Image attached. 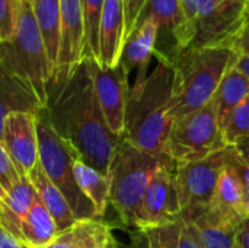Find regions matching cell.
I'll return each mask as SVG.
<instances>
[{
  "mask_svg": "<svg viewBox=\"0 0 249 248\" xmlns=\"http://www.w3.org/2000/svg\"><path fill=\"white\" fill-rule=\"evenodd\" d=\"M36 191L28 177L13 186L3 200H0V224L20 240V224L26 216Z\"/></svg>",
  "mask_w": 249,
  "mask_h": 248,
  "instance_id": "obj_20",
  "label": "cell"
},
{
  "mask_svg": "<svg viewBox=\"0 0 249 248\" xmlns=\"http://www.w3.org/2000/svg\"><path fill=\"white\" fill-rule=\"evenodd\" d=\"M158 38L159 26L153 19L137 22L133 32L127 37L120 57V64L127 75H130L131 70L139 69L137 79L146 77V69L158 48Z\"/></svg>",
  "mask_w": 249,
  "mask_h": 248,
  "instance_id": "obj_17",
  "label": "cell"
},
{
  "mask_svg": "<svg viewBox=\"0 0 249 248\" xmlns=\"http://www.w3.org/2000/svg\"><path fill=\"white\" fill-rule=\"evenodd\" d=\"M93 80L95 94L109 130L124 137L125 110L130 95L128 75L121 64L115 67H104L96 60L88 58Z\"/></svg>",
  "mask_w": 249,
  "mask_h": 248,
  "instance_id": "obj_11",
  "label": "cell"
},
{
  "mask_svg": "<svg viewBox=\"0 0 249 248\" xmlns=\"http://www.w3.org/2000/svg\"><path fill=\"white\" fill-rule=\"evenodd\" d=\"M143 19H153L159 26V35H169L171 48L162 56L169 57L190 48L193 34L181 0H147L137 22Z\"/></svg>",
  "mask_w": 249,
  "mask_h": 248,
  "instance_id": "obj_15",
  "label": "cell"
},
{
  "mask_svg": "<svg viewBox=\"0 0 249 248\" xmlns=\"http://www.w3.org/2000/svg\"><path fill=\"white\" fill-rule=\"evenodd\" d=\"M36 115V134L39 164L50 181L61 191L76 221L98 219L96 210L76 183L73 161L74 155L69 146L51 129L42 108Z\"/></svg>",
  "mask_w": 249,
  "mask_h": 248,
  "instance_id": "obj_7",
  "label": "cell"
},
{
  "mask_svg": "<svg viewBox=\"0 0 249 248\" xmlns=\"http://www.w3.org/2000/svg\"><path fill=\"white\" fill-rule=\"evenodd\" d=\"M181 221V205L175 181V165L162 162L146 189L142 205V231L163 228Z\"/></svg>",
  "mask_w": 249,
  "mask_h": 248,
  "instance_id": "obj_10",
  "label": "cell"
},
{
  "mask_svg": "<svg viewBox=\"0 0 249 248\" xmlns=\"http://www.w3.org/2000/svg\"><path fill=\"white\" fill-rule=\"evenodd\" d=\"M231 156V146L204 159L175 165L181 219L193 221L207 210Z\"/></svg>",
  "mask_w": 249,
  "mask_h": 248,
  "instance_id": "obj_9",
  "label": "cell"
},
{
  "mask_svg": "<svg viewBox=\"0 0 249 248\" xmlns=\"http://www.w3.org/2000/svg\"><path fill=\"white\" fill-rule=\"evenodd\" d=\"M168 248H204L191 222L178 221L163 228H155Z\"/></svg>",
  "mask_w": 249,
  "mask_h": 248,
  "instance_id": "obj_28",
  "label": "cell"
},
{
  "mask_svg": "<svg viewBox=\"0 0 249 248\" xmlns=\"http://www.w3.org/2000/svg\"><path fill=\"white\" fill-rule=\"evenodd\" d=\"M20 1H26V0H20Z\"/></svg>",
  "mask_w": 249,
  "mask_h": 248,
  "instance_id": "obj_44",
  "label": "cell"
},
{
  "mask_svg": "<svg viewBox=\"0 0 249 248\" xmlns=\"http://www.w3.org/2000/svg\"><path fill=\"white\" fill-rule=\"evenodd\" d=\"M181 1L193 34L188 50L229 47L249 15L247 0Z\"/></svg>",
  "mask_w": 249,
  "mask_h": 248,
  "instance_id": "obj_8",
  "label": "cell"
},
{
  "mask_svg": "<svg viewBox=\"0 0 249 248\" xmlns=\"http://www.w3.org/2000/svg\"><path fill=\"white\" fill-rule=\"evenodd\" d=\"M220 127L228 146H233L238 140L249 137V96L229 113Z\"/></svg>",
  "mask_w": 249,
  "mask_h": 248,
  "instance_id": "obj_29",
  "label": "cell"
},
{
  "mask_svg": "<svg viewBox=\"0 0 249 248\" xmlns=\"http://www.w3.org/2000/svg\"><path fill=\"white\" fill-rule=\"evenodd\" d=\"M73 171L79 189L93 205L98 219L104 218L109 203V191H111L109 177L88 167L86 164H83L80 159L76 158L73 161Z\"/></svg>",
  "mask_w": 249,
  "mask_h": 248,
  "instance_id": "obj_23",
  "label": "cell"
},
{
  "mask_svg": "<svg viewBox=\"0 0 249 248\" xmlns=\"http://www.w3.org/2000/svg\"><path fill=\"white\" fill-rule=\"evenodd\" d=\"M28 1H34V0H28Z\"/></svg>",
  "mask_w": 249,
  "mask_h": 248,
  "instance_id": "obj_43",
  "label": "cell"
},
{
  "mask_svg": "<svg viewBox=\"0 0 249 248\" xmlns=\"http://www.w3.org/2000/svg\"><path fill=\"white\" fill-rule=\"evenodd\" d=\"M57 235V225L36 194L20 224V240L31 248H44Z\"/></svg>",
  "mask_w": 249,
  "mask_h": 248,
  "instance_id": "obj_22",
  "label": "cell"
},
{
  "mask_svg": "<svg viewBox=\"0 0 249 248\" xmlns=\"http://www.w3.org/2000/svg\"><path fill=\"white\" fill-rule=\"evenodd\" d=\"M41 108L42 105L34 92L0 63V142L3 136V124L9 114H36Z\"/></svg>",
  "mask_w": 249,
  "mask_h": 248,
  "instance_id": "obj_18",
  "label": "cell"
},
{
  "mask_svg": "<svg viewBox=\"0 0 249 248\" xmlns=\"http://www.w3.org/2000/svg\"><path fill=\"white\" fill-rule=\"evenodd\" d=\"M235 240L238 248H249V218L242 221L241 225L238 227Z\"/></svg>",
  "mask_w": 249,
  "mask_h": 248,
  "instance_id": "obj_37",
  "label": "cell"
},
{
  "mask_svg": "<svg viewBox=\"0 0 249 248\" xmlns=\"http://www.w3.org/2000/svg\"><path fill=\"white\" fill-rule=\"evenodd\" d=\"M31 4L54 77L60 51V0H34Z\"/></svg>",
  "mask_w": 249,
  "mask_h": 248,
  "instance_id": "obj_21",
  "label": "cell"
},
{
  "mask_svg": "<svg viewBox=\"0 0 249 248\" xmlns=\"http://www.w3.org/2000/svg\"><path fill=\"white\" fill-rule=\"evenodd\" d=\"M0 63L28 86L44 107L53 69L28 0L22 1L15 35L0 42Z\"/></svg>",
  "mask_w": 249,
  "mask_h": 248,
  "instance_id": "obj_5",
  "label": "cell"
},
{
  "mask_svg": "<svg viewBox=\"0 0 249 248\" xmlns=\"http://www.w3.org/2000/svg\"><path fill=\"white\" fill-rule=\"evenodd\" d=\"M124 1V15H125V39L133 32L139 16L147 3V0H123ZM125 42V41H124Z\"/></svg>",
  "mask_w": 249,
  "mask_h": 248,
  "instance_id": "obj_32",
  "label": "cell"
},
{
  "mask_svg": "<svg viewBox=\"0 0 249 248\" xmlns=\"http://www.w3.org/2000/svg\"><path fill=\"white\" fill-rule=\"evenodd\" d=\"M22 175L19 174L13 159L4 149L3 143L0 142V187L4 193H7L13 186L20 181Z\"/></svg>",
  "mask_w": 249,
  "mask_h": 248,
  "instance_id": "obj_31",
  "label": "cell"
},
{
  "mask_svg": "<svg viewBox=\"0 0 249 248\" xmlns=\"http://www.w3.org/2000/svg\"><path fill=\"white\" fill-rule=\"evenodd\" d=\"M76 247L74 248H115V241L111 234V227L101 219L77 221Z\"/></svg>",
  "mask_w": 249,
  "mask_h": 248,
  "instance_id": "obj_26",
  "label": "cell"
},
{
  "mask_svg": "<svg viewBox=\"0 0 249 248\" xmlns=\"http://www.w3.org/2000/svg\"><path fill=\"white\" fill-rule=\"evenodd\" d=\"M200 216L232 228H238L242 221L248 219L244 186L231 162H228L220 175L210 206Z\"/></svg>",
  "mask_w": 249,
  "mask_h": 248,
  "instance_id": "obj_13",
  "label": "cell"
},
{
  "mask_svg": "<svg viewBox=\"0 0 249 248\" xmlns=\"http://www.w3.org/2000/svg\"><path fill=\"white\" fill-rule=\"evenodd\" d=\"M4 197H6V193H4V191L1 190V187H0V200H3Z\"/></svg>",
  "mask_w": 249,
  "mask_h": 248,
  "instance_id": "obj_41",
  "label": "cell"
},
{
  "mask_svg": "<svg viewBox=\"0 0 249 248\" xmlns=\"http://www.w3.org/2000/svg\"><path fill=\"white\" fill-rule=\"evenodd\" d=\"M169 159L153 156L123 137L109 164V203L125 227L142 228V205L158 167Z\"/></svg>",
  "mask_w": 249,
  "mask_h": 248,
  "instance_id": "obj_4",
  "label": "cell"
},
{
  "mask_svg": "<svg viewBox=\"0 0 249 248\" xmlns=\"http://www.w3.org/2000/svg\"><path fill=\"white\" fill-rule=\"evenodd\" d=\"M0 248H31L0 224Z\"/></svg>",
  "mask_w": 249,
  "mask_h": 248,
  "instance_id": "obj_36",
  "label": "cell"
},
{
  "mask_svg": "<svg viewBox=\"0 0 249 248\" xmlns=\"http://www.w3.org/2000/svg\"><path fill=\"white\" fill-rule=\"evenodd\" d=\"M235 153L238 155V158L249 168V137H244L241 140H238L233 146Z\"/></svg>",
  "mask_w": 249,
  "mask_h": 248,
  "instance_id": "obj_38",
  "label": "cell"
},
{
  "mask_svg": "<svg viewBox=\"0 0 249 248\" xmlns=\"http://www.w3.org/2000/svg\"><path fill=\"white\" fill-rule=\"evenodd\" d=\"M228 148L214 102L175 120L165 142V156L174 165L204 159Z\"/></svg>",
  "mask_w": 249,
  "mask_h": 248,
  "instance_id": "obj_6",
  "label": "cell"
},
{
  "mask_svg": "<svg viewBox=\"0 0 249 248\" xmlns=\"http://www.w3.org/2000/svg\"><path fill=\"white\" fill-rule=\"evenodd\" d=\"M83 60L85 22L82 3L80 0H60V51L54 77L70 72Z\"/></svg>",
  "mask_w": 249,
  "mask_h": 248,
  "instance_id": "obj_14",
  "label": "cell"
},
{
  "mask_svg": "<svg viewBox=\"0 0 249 248\" xmlns=\"http://www.w3.org/2000/svg\"><path fill=\"white\" fill-rule=\"evenodd\" d=\"M229 162L232 164V167L236 170L241 181H242V186H244V193H245V206H247V213H248L249 218V168L238 158V155L235 153L233 148L231 146V158H229Z\"/></svg>",
  "mask_w": 249,
  "mask_h": 248,
  "instance_id": "obj_34",
  "label": "cell"
},
{
  "mask_svg": "<svg viewBox=\"0 0 249 248\" xmlns=\"http://www.w3.org/2000/svg\"><path fill=\"white\" fill-rule=\"evenodd\" d=\"M156 57V69L144 79H136L130 88L124 139L153 156L168 159L163 149L172 126L169 105L175 70L169 58L160 54Z\"/></svg>",
  "mask_w": 249,
  "mask_h": 248,
  "instance_id": "obj_2",
  "label": "cell"
},
{
  "mask_svg": "<svg viewBox=\"0 0 249 248\" xmlns=\"http://www.w3.org/2000/svg\"><path fill=\"white\" fill-rule=\"evenodd\" d=\"M28 180L34 186V189H35L38 197L41 199L42 205L47 208V210L53 216V219H54V222L57 225L58 234L70 229L77 221H76V218H74L69 203L66 202L64 196L50 181V178L47 177V174L42 170L39 162L28 174Z\"/></svg>",
  "mask_w": 249,
  "mask_h": 248,
  "instance_id": "obj_19",
  "label": "cell"
},
{
  "mask_svg": "<svg viewBox=\"0 0 249 248\" xmlns=\"http://www.w3.org/2000/svg\"><path fill=\"white\" fill-rule=\"evenodd\" d=\"M248 96L249 79L235 67H231L219 83L212 99L214 102L220 124L229 115V113Z\"/></svg>",
  "mask_w": 249,
  "mask_h": 248,
  "instance_id": "obj_24",
  "label": "cell"
},
{
  "mask_svg": "<svg viewBox=\"0 0 249 248\" xmlns=\"http://www.w3.org/2000/svg\"><path fill=\"white\" fill-rule=\"evenodd\" d=\"M233 67L249 79V54L248 56H238Z\"/></svg>",
  "mask_w": 249,
  "mask_h": 248,
  "instance_id": "obj_40",
  "label": "cell"
},
{
  "mask_svg": "<svg viewBox=\"0 0 249 248\" xmlns=\"http://www.w3.org/2000/svg\"><path fill=\"white\" fill-rule=\"evenodd\" d=\"M247 4H248V7H249V0H247Z\"/></svg>",
  "mask_w": 249,
  "mask_h": 248,
  "instance_id": "obj_42",
  "label": "cell"
},
{
  "mask_svg": "<svg viewBox=\"0 0 249 248\" xmlns=\"http://www.w3.org/2000/svg\"><path fill=\"white\" fill-rule=\"evenodd\" d=\"M166 58L172 61L175 70L169 105V117L174 123L213 99L219 83L233 67L238 56L229 47H207L181 51Z\"/></svg>",
  "mask_w": 249,
  "mask_h": 248,
  "instance_id": "obj_3",
  "label": "cell"
},
{
  "mask_svg": "<svg viewBox=\"0 0 249 248\" xmlns=\"http://www.w3.org/2000/svg\"><path fill=\"white\" fill-rule=\"evenodd\" d=\"M125 41V15L123 0H105L99 37H98V63L104 67L120 64L121 51Z\"/></svg>",
  "mask_w": 249,
  "mask_h": 248,
  "instance_id": "obj_16",
  "label": "cell"
},
{
  "mask_svg": "<svg viewBox=\"0 0 249 248\" xmlns=\"http://www.w3.org/2000/svg\"><path fill=\"white\" fill-rule=\"evenodd\" d=\"M229 48L236 56H248L249 54V15L245 19L244 25L241 26V29L238 31V34L231 41Z\"/></svg>",
  "mask_w": 249,
  "mask_h": 248,
  "instance_id": "obj_33",
  "label": "cell"
},
{
  "mask_svg": "<svg viewBox=\"0 0 249 248\" xmlns=\"http://www.w3.org/2000/svg\"><path fill=\"white\" fill-rule=\"evenodd\" d=\"M85 22V58L98 61V37L105 0H80Z\"/></svg>",
  "mask_w": 249,
  "mask_h": 248,
  "instance_id": "obj_27",
  "label": "cell"
},
{
  "mask_svg": "<svg viewBox=\"0 0 249 248\" xmlns=\"http://www.w3.org/2000/svg\"><path fill=\"white\" fill-rule=\"evenodd\" d=\"M76 247V229H74V225L64 231V232H60L47 247L44 248H74Z\"/></svg>",
  "mask_w": 249,
  "mask_h": 248,
  "instance_id": "obj_35",
  "label": "cell"
},
{
  "mask_svg": "<svg viewBox=\"0 0 249 248\" xmlns=\"http://www.w3.org/2000/svg\"><path fill=\"white\" fill-rule=\"evenodd\" d=\"M1 143L13 159L19 174L28 177L39 162L36 115L32 113H12L3 124Z\"/></svg>",
  "mask_w": 249,
  "mask_h": 248,
  "instance_id": "obj_12",
  "label": "cell"
},
{
  "mask_svg": "<svg viewBox=\"0 0 249 248\" xmlns=\"http://www.w3.org/2000/svg\"><path fill=\"white\" fill-rule=\"evenodd\" d=\"M20 6V0H0V42L9 41L15 35Z\"/></svg>",
  "mask_w": 249,
  "mask_h": 248,
  "instance_id": "obj_30",
  "label": "cell"
},
{
  "mask_svg": "<svg viewBox=\"0 0 249 248\" xmlns=\"http://www.w3.org/2000/svg\"><path fill=\"white\" fill-rule=\"evenodd\" d=\"M188 222H191L204 248H238L235 240L238 228L212 222L204 216H197Z\"/></svg>",
  "mask_w": 249,
  "mask_h": 248,
  "instance_id": "obj_25",
  "label": "cell"
},
{
  "mask_svg": "<svg viewBox=\"0 0 249 248\" xmlns=\"http://www.w3.org/2000/svg\"><path fill=\"white\" fill-rule=\"evenodd\" d=\"M142 234L146 240V248H168L162 241V238L159 237L156 229H146L142 231Z\"/></svg>",
  "mask_w": 249,
  "mask_h": 248,
  "instance_id": "obj_39",
  "label": "cell"
},
{
  "mask_svg": "<svg viewBox=\"0 0 249 248\" xmlns=\"http://www.w3.org/2000/svg\"><path fill=\"white\" fill-rule=\"evenodd\" d=\"M42 111L76 159L108 175L111 159L123 137L114 134L105 121L88 58L50 82Z\"/></svg>",
  "mask_w": 249,
  "mask_h": 248,
  "instance_id": "obj_1",
  "label": "cell"
}]
</instances>
